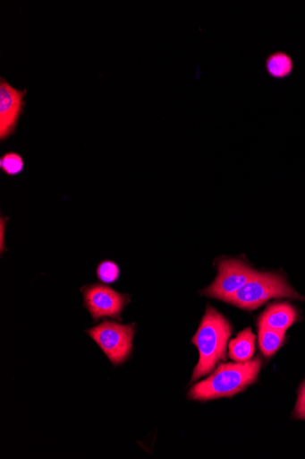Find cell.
I'll return each mask as SVG.
<instances>
[{"instance_id":"7a4b0ae2","label":"cell","mask_w":305,"mask_h":459,"mask_svg":"<svg viewBox=\"0 0 305 459\" xmlns=\"http://www.w3.org/2000/svg\"><path fill=\"white\" fill-rule=\"evenodd\" d=\"M231 333L232 325L229 321L220 312L208 306L196 335L191 341L199 353L192 382L206 377L217 362L225 359Z\"/></svg>"},{"instance_id":"52a82bcc","label":"cell","mask_w":305,"mask_h":459,"mask_svg":"<svg viewBox=\"0 0 305 459\" xmlns=\"http://www.w3.org/2000/svg\"><path fill=\"white\" fill-rule=\"evenodd\" d=\"M27 90H17L4 77L0 79V140L12 136L25 107Z\"/></svg>"},{"instance_id":"7c38bea8","label":"cell","mask_w":305,"mask_h":459,"mask_svg":"<svg viewBox=\"0 0 305 459\" xmlns=\"http://www.w3.org/2000/svg\"><path fill=\"white\" fill-rule=\"evenodd\" d=\"M0 169L8 177H17L25 169L24 159L17 152H6L0 158Z\"/></svg>"},{"instance_id":"5b68a950","label":"cell","mask_w":305,"mask_h":459,"mask_svg":"<svg viewBox=\"0 0 305 459\" xmlns=\"http://www.w3.org/2000/svg\"><path fill=\"white\" fill-rule=\"evenodd\" d=\"M83 307L95 322L105 318L122 321V314L131 302V296L118 293L111 287L94 283L80 288Z\"/></svg>"},{"instance_id":"30bf717a","label":"cell","mask_w":305,"mask_h":459,"mask_svg":"<svg viewBox=\"0 0 305 459\" xmlns=\"http://www.w3.org/2000/svg\"><path fill=\"white\" fill-rule=\"evenodd\" d=\"M265 67L270 77L284 80L292 75L294 70V62L286 52L276 51L267 57Z\"/></svg>"},{"instance_id":"8992f818","label":"cell","mask_w":305,"mask_h":459,"mask_svg":"<svg viewBox=\"0 0 305 459\" xmlns=\"http://www.w3.org/2000/svg\"><path fill=\"white\" fill-rule=\"evenodd\" d=\"M217 276L211 285L201 291L207 298L227 302L256 273L241 260H224L217 264Z\"/></svg>"},{"instance_id":"5bb4252c","label":"cell","mask_w":305,"mask_h":459,"mask_svg":"<svg viewBox=\"0 0 305 459\" xmlns=\"http://www.w3.org/2000/svg\"><path fill=\"white\" fill-rule=\"evenodd\" d=\"M293 416L297 420H305V381L300 388Z\"/></svg>"},{"instance_id":"277c9868","label":"cell","mask_w":305,"mask_h":459,"mask_svg":"<svg viewBox=\"0 0 305 459\" xmlns=\"http://www.w3.org/2000/svg\"><path fill=\"white\" fill-rule=\"evenodd\" d=\"M136 332V324L109 320L86 330L114 367L123 364L132 354Z\"/></svg>"},{"instance_id":"3957f363","label":"cell","mask_w":305,"mask_h":459,"mask_svg":"<svg viewBox=\"0 0 305 459\" xmlns=\"http://www.w3.org/2000/svg\"><path fill=\"white\" fill-rule=\"evenodd\" d=\"M303 299L287 282L285 278L277 273H258L227 303L241 309L253 310L271 299Z\"/></svg>"},{"instance_id":"8fae6325","label":"cell","mask_w":305,"mask_h":459,"mask_svg":"<svg viewBox=\"0 0 305 459\" xmlns=\"http://www.w3.org/2000/svg\"><path fill=\"white\" fill-rule=\"evenodd\" d=\"M285 340V333L258 325V345L260 351L269 358L274 356L282 347Z\"/></svg>"},{"instance_id":"9c48e42d","label":"cell","mask_w":305,"mask_h":459,"mask_svg":"<svg viewBox=\"0 0 305 459\" xmlns=\"http://www.w3.org/2000/svg\"><path fill=\"white\" fill-rule=\"evenodd\" d=\"M230 358L235 362L250 360L255 352V336L250 328L241 331L236 339L230 342Z\"/></svg>"},{"instance_id":"6da1fadb","label":"cell","mask_w":305,"mask_h":459,"mask_svg":"<svg viewBox=\"0 0 305 459\" xmlns=\"http://www.w3.org/2000/svg\"><path fill=\"white\" fill-rule=\"evenodd\" d=\"M261 360L236 363H224L206 380L195 385L189 393V398L195 401H209L232 397L244 391L258 378Z\"/></svg>"},{"instance_id":"ba28073f","label":"cell","mask_w":305,"mask_h":459,"mask_svg":"<svg viewBox=\"0 0 305 459\" xmlns=\"http://www.w3.org/2000/svg\"><path fill=\"white\" fill-rule=\"evenodd\" d=\"M296 309L288 303L274 304L260 316L258 325L285 333L297 320Z\"/></svg>"},{"instance_id":"4fadbf2b","label":"cell","mask_w":305,"mask_h":459,"mask_svg":"<svg viewBox=\"0 0 305 459\" xmlns=\"http://www.w3.org/2000/svg\"><path fill=\"white\" fill-rule=\"evenodd\" d=\"M121 275L119 265L111 261L105 260L101 262L97 268V276L98 280L106 284L116 282Z\"/></svg>"}]
</instances>
